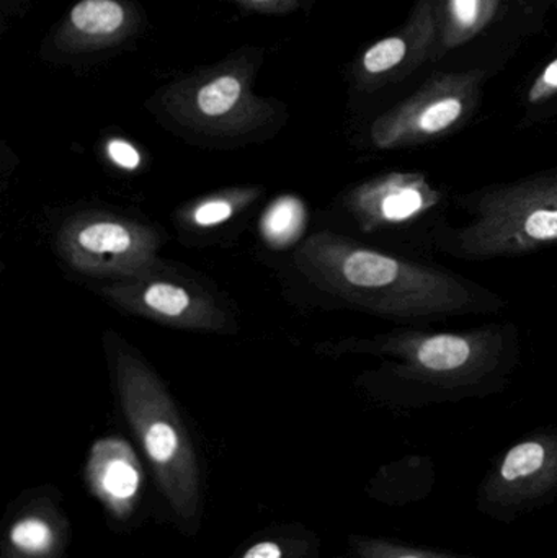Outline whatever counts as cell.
Wrapping results in <instances>:
<instances>
[{
	"label": "cell",
	"instance_id": "5",
	"mask_svg": "<svg viewBox=\"0 0 557 558\" xmlns=\"http://www.w3.org/2000/svg\"><path fill=\"white\" fill-rule=\"evenodd\" d=\"M104 294L124 311L172 327L202 331L228 327V317L209 295L154 275L114 282Z\"/></svg>",
	"mask_w": 557,
	"mask_h": 558
},
{
	"label": "cell",
	"instance_id": "7",
	"mask_svg": "<svg viewBox=\"0 0 557 558\" xmlns=\"http://www.w3.org/2000/svg\"><path fill=\"white\" fill-rule=\"evenodd\" d=\"M85 481L92 495L114 520L126 521L136 510L143 492V468L130 442L110 436L92 446Z\"/></svg>",
	"mask_w": 557,
	"mask_h": 558
},
{
	"label": "cell",
	"instance_id": "12",
	"mask_svg": "<svg viewBox=\"0 0 557 558\" xmlns=\"http://www.w3.org/2000/svg\"><path fill=\"white\" fill-rule=\"evenodd\" d=\"M306 208L294 196L275 199L261 219V235L271 248H287L298 242L306 228Z\"/></svg>",
	"mask_w": 557,
	"mask_h": 558
},
{
	"label": "cell",
	"instance_id": "8",
	"mask_svg": "<svg viewBox=\"0 0 557 558\" xmlns=\"http://www.w3.org/2000/svg\"><path fill=\"white\" fill-rule=\"evenodd\" d=\"M438 29L434 0H421L404 28L373 45L363 54V71L368 77L402 78L437 59Z\"/></svg>",
	"mask_w": 557,
	"mask_h": 558
},
{
	"label": "cell",
	"instance_id": "9",
	"mask_svg": "<svg viewBox=\"0 0 557 558\" xmlns=\"http://www.w3.org/2000/svg\"><path fill=\"white\" fill-rule=\"evenodd\" d=\"M64 543V520L52 508L36 505L10 524L5 554L9 558H56Z\"/></svg>",
	"mask_w": 557,
	"mask_h": 558
},
{
	"label": "cell",
	"instance_id": "10",
	"mask_svg": "<svg viewBox=\"0 0 557 558\" xmlns=\"http://www.w3.org/2000/svg\"><path fill=\"white\" fill-rule=\"evenodd\" d=\"M352 208L365 222H399L425 208L421 186L401 177L363 186L353 195Z\"/></svg>",
	"mask_w": 557,
	"mask_h": 558
},
{
	"label": "cell",
	"instance_id": "21",
	"mask_svg": "<svg viewBox=\"0 0 557 558\" xmlns=\"http://www.w3.org/2000/svg\"><path fill=\"white\" fill-rule=\"evenodd\" d=\"M242 558H284V550L277 541H262L249 547Z\"/></svg>",
	"mask_w": 557,
	"mask_h": 558
},
{
	"label": "cell",
	"instance_id": "18",
	"mask_svg": "<svg viewBox=\"0 0 557 558\" xmlns=\"http://www.w3.org/2000/svg\"><path fill=\"white\" fill-rule=\"evenodd\" d=\"M555 203V202H553ZM549 203L548 206H535L526 209L520 222L519 231L532 241H556L557 239V208Z\"/></svg>",
	"mask_w": 557,
	"mask_h": 558
},
{
	"label": "cell",
	"instance_id": "6",
	"mask_svg": "<svg viewBox=\"0 0 557 558\" xmlns=\"http://www.w3.org/2000/svg\"><path fill=\"white\" fill-rule=\"evenodd\" d=\"M557 488V438H533L509 449L484 484L481 498L491 510L530 507Z\"/></svg>",
	"mask_w": 557,
	"mask_h": 558
},
{
	"label": "cell",
	"instance_id": "15",
	"mask_svg": "<svg viewBox=\"0 0 557 558\" xmlns=\"http://www.w3.org/2000/svg\"><path fill=\"white\" fill-rule=\"evenodd\" d=\"M71 20L88 35H107L120 28L124 12L113 0H84L74 7Z\"/></svg>",
	"mask_w": 557,
	"mask_h": 558
},
{
	"label": "cell",
	"instance_id": "3",
	"mask_svg": "<svg viewBox=\"0 0 557 558\" xmlns=\"http://www.w3.org/2000/svg\"><path fill=\"white\" fill-rule=\"evenodd\" d=\"M159 247L153 228L113 213L72 216L58 234V251L69 267L118 281L154 275Z\"/></svg>",
	"mask_w": 557,
	"mask_h": 558
},
{
	"label": "cell",
	"instance_id": "1",
	"mask_svg": "<svg viewBox=\"0 0 557 558\" xmlns=\"http://www.w3.org/2000/svg\"><path fill=\"white\" fill-rule=\"evenodd\" d=\"M294 264L317 288L370 311L404 315L453 307L450 281L359 247L332 232L304 241Z\"/></svg>",
	"mask_w": 557,
	"mask_h": 558
},
{
	"label": "cell",
	"instance_id": "17",
	"mask_svg": "<svg viewBox=\"0 0 557 558\" xmlns=\"http://www.w3.org/2000/svg\"><path fill=\"white\" fill-rule=\"evenodd\" d=\"M353 549L360 558H468L453 554L435 553V550L417 549L382 539H353Z\"/></svg>",
	"mask_w": 557,
	"mask_h": 558
},
{
	"label": "cell",
	"instance_id": "4",
	"mask_svg": "<svg viewBox=\"0 0 557 558\" xmlns=\"http://www.w3.org/2000/svg\"><path fill=\"white\" fill-rule=\"evenodd\" d=\"M483 75V71L434 75L414 97L376 121L373 140L379 147H391L445 133L463 120Z\"/></svg>",
	"mask_w": 557,
	"mask_h": 558
},
{
	"label": "cell",
	"instance_id": "14",
	"mask_svg": "<svg viewBox=\"0 0 557 558\" xmlns=\"http://www.w3.org/2000/svg\"><path fill=\"white\" fill-rule=\"evenodd\" d=\"M473 348L467 338L458 335H434L425 338L415 351V360L428 371L460 369L471 360Z\"/></svg>",
	"mask_w": 557,
	"mask_h": 558
},
{
	"label": "cell",
	"instance_id": "19",
	"mask_svg": "<svg viewBox=\"0 0 557 558\" xmlns=\"http://www.w3.org/2000/svg\"><path fill=\"white\" fill-rule=\"evenodd\" d=\"M107 154L114 166L123 170H136L141 166V156L133 144L123 140H111L107 144Z\"/></svg>",
	"mask_w": 557,
	"mask_h": 558
},
{
	"label": "cell",
	"instance_id": "13",
	"mask_svg": "<svg viewBox=\"0 0 557 558\" xmlns=\"http://www.w3.org/2000/svg\"><path fill=\"white\" fill-rule=\"evenodd\" d=\"M258 195H261V190L257 189H235L216 193V195L196 203L190 209V222L202 229L225 225L229 219L234 218L241 209L251 205Z\"/></svg>",
	"mask_w": 557,
	"mask_h": 558
},
{
	"label": "cell",
	"instance_id": "11",
	"mask_svg": "<svg viewBox=\"0 0 557 558\" xmlns=\"http://www.w3.org/2000/svg\"><path fill=\"white\" fill-rule=\"evenodd\" d=\"M500 0H438L435 19L440 54L464 45L483 32L499 9ZM437 51V58H438Z\"/></svg>",
	"mask_w": 557,
	"mask_h": 558
},
{
	"label": "cell",
	"instance_id": "20",
	"mask_svg": "<svg viewBox=\"0 0 557 558\" xmlns=\"http://www.w3.org/2000/svg\"><path fill=\"white\" fill-rule=\"evenodd\" d=\"M557 92V59L548 64V68L540 74V77L533 82L529 92L530 104H540L548 100Z\"/></svg>",
	"mask_w": 557,
	"mask_h": 558
},
{
	"label": "cell",
	"instance_id": "16",
	"mask_svg": "<svg viewBox=\"0 0 557 558\" xmlns=\"http://www.w3.org/2000/svg\"><path fill=\"white\" fill-rule=\"evenodd\" d=\"M239 97H241V84L238 78L225 75L199 90L196 105L206 117H222L235 107Z\"/></svg>",
	"mask_w": 557,
	"mask_h": 558
},
{
	"label": "cell",
	"instance_id": "2",
	"mask_svg": "<svg viewBox=\"0 0 557 558\" xmlns=\"http://www.w3.org/2000/svg\"><path fill=\"white\" fill-rule=\"evenodd\" d=\"M113 363L124 416L157 484L177 517L192 520L199 510L198 461L175 403L159 377L133 353L117 351Z\"/></svg>",
	"mask_w": 557,
	"mask_h": 558
}]
</instances>
